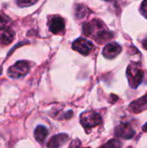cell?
Instances as JSON below:
<instances>
[{"label":"cell","instance_id":"5bb4252c","mask_svg":"<svg viewBox=\"0 0 147 148\" xmlns=\"http://www.w3.org/2000/svg\"><path fill=\"white\" fill-rule=\"evenodd\" d=\"M38 0H16V3L20 7H29L35 4Z\"/></svg>","mask_w":147,"mask_h":148},{"label":"cell","instance_id":"7a4b0ae2","mask_svg":"<svg viewBox=\"0 0 147 148\" xmlns=\"http://www.w3.org/2000/svg\"><path fill=\"white\" fill-rule=\"evenodd\" d=\"M126 76L130 86L133 88H136L143 81L144 71L141 69V68L139 65L131 64L127 68Z\"/></svg>","mask_w":147,"mask_h":148},{"label":"cell","instance_id":"30bf717a","mask_svg":"<svg viewBox=\"0 0 147 148\" xmlns=\"http://www.w3.org/2000/svg\"><path fill=\"white\" fill-rule=\"evenodd\" d=\"M15 39V32L13 29L7 28L3 30L0 34V44L2 45H9Z\"/></svg>","mask_w":147,"mask_h":148},{"label":"cell","instance_id":"2e32d148","mask_svg":"<svg viewBox=\"0 0 147 148\" xmlns=\"http://www.w3.org/2000/svg\"><path fill=\"white\" fill-rule=\"evenodd\" d=\"M140 11L144 16L147 17V0H144V2L142 3L140 7Z\"/></svg>","mask_w":147,"mask_h":148},{"label":"cell","instance_id":"e0dca14e","mask_svg":"<svg viewBox=\"0 0 147 148\" xmlns=\"http://www.w3.org/2000/svg\"><path fill=\"white\" fill-rule=\"evenodd\" d=\"M120 144L117 141V140H110L107 145H106V147H120Z\"/></svg>","mask_w":147,"mask_h":148},{"label":"cell","instance_id":"6da1fadb","mask_svg":"<svg viewBox=\"0 0 147 148\" xmlns=\"http://www.w3.org/2000/svg\"><path fill=\"white\" fill-rule=\"evenodd\" d=\"M83 33L85 36H92L96 41L104 42L112 38L113 34L105 29L104 24L100 20H93L90 23H85L83 26Z\"/></svg>","mask_w":147,"mask_h":148},{"label":"cell","instance_id":"5b68a950","mask_svg":"<svg viewBox=\"0 0 147 148\" xmlns=\"http://www.w3.org/2000/svg\"><path fill=\"white\" fill-rule=\"evenodd\" d=\"M73 49L81 53V55L88 56L93 49V43L87 39L79 38L73 43Z\"/></svg>","mask_w":147,"mask_h":148},{"label":"cell","instance_id":"8fae6325","mask_svg":"<svg viewBox=\"0 0 147 148\" xmlns=\"http://www.w3.org/2000/svg\"><path fill=\"white\" fill-rule=\"evenodd\" d=\"M68 139V137L66 134H58L52 137L47 146L49 147H62L64 143H66Z\"/></svg>","mask_w":147,"mask_h":148},{"label":"cell","instance_id":"277c9868","mask_svg":"<svg viewBox=\"0 0 147 148\" xmlns=\"http://www.w3.org/2000/svg\"><path fill=\"white\" fill-rule=\"evenodd\" d=\"M101 115L94 112H86L81 115V124L85 128H92L101 124Z\"/></svg>","mask_w":147,"mask_h":148},{"label":"cell","instance_id":"9a60e30c","mask_svg":"<svg viewBox=\"0 0 147 148\" xmlns=\"http://www.w3.org/2000/svg\"><path fill=\"white\" fill-rule=\"evenodd\" d=\"M88 9L84 5H78L76 8V16L78 17H84L87 15Z\"/></svg>","mask_w":147,"mask_h":148},{"label":"cell","instance_id":"4fadbf2b","mask_svg":"<svg viewBox=\"0 0 147 148\" xmlns=\"http://www.w3.org/2000/svg\"><path fill=\"white\" fill-rule=\"evenodd\" d=\"M10 23H11V19L8 16L0 12V30H3L9 28Z\"/></svg>","mask_w":147,"mask_h":148},{"label":"cell","instance_id":"ffe728a7","mask_svg":"<svg viewBox=\"0 0 147 148\" xmlns=\"http://www.w3.org/2000/svg\"><path fill=\"white\" fill-rule=\"evenodd\" d=\"M105 1H110V0H105Z\"/></svg>","mask_w":147,"mask_h":148},{"label":"cell","instance_id":"d6986e66","mask_svg":"<svg viewBox=\"0 0 147 148\" xmlns=\"http://www.w3.org/2000/svg\"><path fill=\"white\" fill-rule=\"evenodd\" d=\"M143 130H144L145 132H147V123L143 127Z\"/></svg>","mask_w":147,"mask_h":148},{"label":"cell","instance_id":"ba28073f","mask_svg":"<svg viewBox=\"0 0 147 148\" xmlns=\"http://www.w3.org/2000/svg\"><path fill=\"white\" fill-rule=\"evenodd\" d=\"M121 46L116 42H112L105 46L103 49V56L106 58L112 59L115 58L121 52Z\"/></svg>","mask_w":147,"mask_h":148},{"label":"cell","instance_id":"9c48e42d","mask_svg":"<svg viewBox=\"0 0 147 148\" xmlns=\"http://www.w3.org/2000/svg\"><path fill=\"white\" fill-rule=\"evenodd\" d=\"M131 109L133 113H140L147 109V95L139 98V100L133 101L131 105Z\"/></svg>","mask_w":147,"mask_h":148},{"label":"cell","instance_id":"3957f363","mask_svg":"<svg viewBox=\"0 0 147 148\" xmlns=\"http://www.w3.org/2000/svg\"><path fill=\"white\" fill-rule=\"evenodd\" d=\"M30 66L26 61H18L9 68L8 75L13 79H19L25 76L29 71Z\"/></svg>","mask_w":147,"mask_h":148},{"label":"cell","instance_id":"7c38bea8","mask_svg":"<svg viewBox=\"0 0 147 148\" xmlns=\"http://www.w3.org/2000/svg\"><path fill=\"white\" fill-rule=\"evenodd\" d=\"M48 129L44 126H37V127L35 129L34 136L37 142L42 143L45 140L46 137L48 136Z\"/></svg>","mask_w":147,"mask_h":148},{"label":"cell","instance_id":"52a82bcc","mask_svg":"<svg viewBox=\"0 0 147 148\" xmlns=\"http://www.w3.org/2000/svg\"><path fill=\"white\" fill-rule=\"evenodd\" d=\"M64 27H65V23L62 17L59 16H54L49 19V28L52 33L58 34L64 29Z\"/></svg>","mask_w":147,"mask_h":148},{"label":"cell","instance_id":"ac0fdd59","mask_svg":"<svg viewBox=\"0 0 147 148\" xmlns=\"http://www.w3.org/2000/svg\"><path fill=\"white\" fill-rule=\"evenodd\" d=\"M143 46H144V48H145V49H147V40L144 42V43H143Z\"/></svg>","mask_w":147,"mask_h":148},{"label":"cell","instance_id":"8992f818","mask_svg":"<svg viewBox=\"0 0 147 148\" xmlns=\"http://www.w3.org/2000/svg\"><path fill=\"white\" fill-rule=\"evenodd\" d=\"M134 134H135L134 130L128 123H122L115 129V136L126 140L132 139Z\"/></svg>","mask_w":147,"mask_h":148}]
</instances>
